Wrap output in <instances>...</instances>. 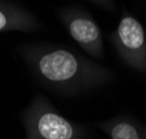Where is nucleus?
I'll return each mask as SVG.
<instances>
[{"instance_id":"nucleus-1","label":"nucleus","mask_w":146,"mask_h":139,"mask_svg":"<svg viewBox=\"0 0 146 139\" xmlns=\"http://www.w3.org/2000/svg\"><path fill=\"white\" fill-rule=\"evenodd\" d=\"M17 50L37 83L57 95H85L109 85L115 77L113 70L63 44L30 42Z\"/></svg>"},{"instance_id":"nucleus-2","label":"nucleus","mask_w":146,"mask_h":139,"mask_svg":"<svg viewBox=\"0 0 146 139\" xmlns=\"http://www.w3.org/2000/svg\"><path fill=\"white\" fill-rule=\"evenodd\" d=\"M19 118L25 132L24 139H91L86 125L66 118L41 93L34 94Z\"/></svg>"},{"instance_id":"nucleus-3","label":"nucleus","mask_w":146,"mask_h":139,"mask_svg":"<svg viewBox=\"0 0 146 139\" xmlns=\"http://www.w3.org/2000/svg\"><path fill=\"white\" fill-rule=\"evenodd\" d=\"M108 39L125 65L146 75V32L143 24L131 11L122 10L117 28L108 36Z\"/></svg>"},{"instance_id":"nucleus-4","label":"nucleus","mask_w":146,"mask_h":139,"mask_svg":"<svg viewBox=\"0 0 146 139\" xmlns=\"http://www.w3.org/2000/svg\"><path fill=\"white\" fill-rule=\"evenodd\" d=\"M56 13L69 37L86 54L97 60L104 58L102 31L89 11L78 6H64Z\"/></svg>"},{"instance_id":"nucleus-5","label":"nucleus","mask_w":146,"mask_h":139,"mask_svg":"<svg viewBox=\"0 0 146 139\" xmlns=\"http://www.w3.org/2000/svg\"><path fill=\"white\" fill-rule=\"evenodd\" d=\"M42 29V22L27 8L10 1L0 0V32H37Z\"/></svg>"},{"instance_id":"nucleus-6","label":"nucleus","mask_w":146,"mask_h":139,"mask_svg":"<svg viewBox=\"0 0 146 139\" xmlns=\"http://www.w3.org/2000/svg\"><path fill=\"white\" fill-rule=\"evenodd\" d=\"M95 126L110 139H146V124L130 113H121Z\"/></svg>"},{"instance_id":"nucleus-7","label":"nucleus","mask_w":146,"mask_h":139,"mask_svg":"<svg viewBox=\"0 0 146 139\" xmlns=\"http://www.w3.org/2000/svg\"><path fill=\"white\" fill-rule=\"evenodd\" d=\"M89 2L94 3L97 7L101 8L103 10L108 11V12H111V13H117V6H115V2L114 0H87Z\"/></svg>"},{"instance_id":"nucleus-8","label":"nucleus","mask_w":146,"mask_h":139,"mask_svg":"<svg viewBox=\"0 0 146 139\" xmlns=\"http://www.w3.org/2000/svg\"><path fill=\"white\" fill-rule=\"evenodd\" d=\"M144 84H145V85H146V79H145V80H144Z\"/></svg>"}]
</instances>
